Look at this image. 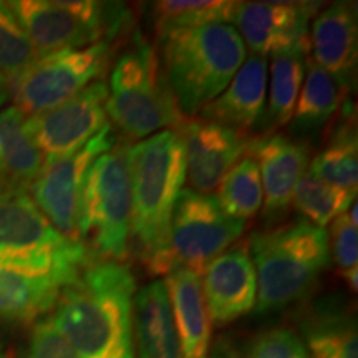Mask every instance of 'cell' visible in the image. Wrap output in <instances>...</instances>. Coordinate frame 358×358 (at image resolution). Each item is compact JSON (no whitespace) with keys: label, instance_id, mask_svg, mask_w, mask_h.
Wrapping results in <instances>:
<instances>
[{"label":"cell","instance_id":"6da1fadb","mask_svg":"<svg viewBox=\"0 0 358 358\" xmlns=\"http://www.w3.org/2000/svg\"><path fill=\"white\" fill-rule=\"evenodd\" d=\"M136 279L124 262L92 261L62 290L50 319L78 358H136Z\"/></svg>","mask_w":358,"mask_h":358},{"label":"cell","instance_id":"7a4b0ae2","mask_svg":"<svg viewBox=\"0 0 358 358\" xmlns=\"http://www.w3.org/2000/svg\"><path fill=\"white\" fill-rule=\"evenodd\" d=\"M128 249L146 274L166 277L168 243L176 201L186 181L185 141L179 131L163 129L129 146Z\"/></svg>","mask_w":358,"mask_h":358},{"label":"cell","instance_id":"3957f363","mask_svg":"<svg viewBox=\"0 0 358 358\" xmlns=\"http://www.w3.org/2000/svg\"><path fill=\"white\" fill-rule=\"evenodd\" d=\"M159 40V64L182 115H199L226 90L248 57L236 27L211 24Z\"/></svg>","mask_w":358,"mask_h":358},{"label":"cell","instance_id":"277c9868","mask_svg":"<svg viewBox=\"0 0 358 358\" xmlns=\"http://www.w3.org/2000/svg\"><path fill=\"white\" fill-rule=\"evenodd\" d=\"M248 243L256 268L257 313L303 301L330 267L329 234L307 219L254 232Z\"/></svg>","mask_w":358,"mask_h":358},{"label":"cell","instance_id":"5b68a950","mask_svg":"<svg viewBox=\"0 0 358 358\" xmlns=\"http://www.w3.org/2000/svg\"><path fill=\"white\" fill-rule=\"evenodd\" d=\"M106 115L128 140L178 131L187 120L168 87L158 50L141 32L133 35L111 71Z\"/></svg>","mask_w":358,"mask_h":358},{"label":"cell","instance_id":"8992f818","mask_svg":"<svg viewBox=\"0 0 358 358\" xmlns=\"http://www.w3.org/2000/svg\"><path fill=\"white\" fill-rule=\"evenodd\" d=\"M129 146L118 140L98 156L80 192L77 239L92 261L124 262L129 252Z\"/></svg>","mask_w":358,"mask_h":358},{"label":"cell","instance_id":"52a82bcc","mask_svg":"<svg viewBox=\"0 0 358 358\" xmlns=\"http://www.w3.org/2000/svg\"><path fill=\"white\" fill-rule=\"evenodd\" d=\"M88 262L83 245L62 234L30 194L0 196V266L53 274L71 284Z\"/></svg>","mask_w":358,"mask_h":358},{"label":"cell","instance_id":"ba28073f","mask_svg":"<svg viewBox=\"0 0 358 358\" xmlns=\"http://www.w3.org/2000/svg\"><path fill=\"white\" fill-rule=\"evenodd\" d=\"M8 6L40 57L115 42L131 24L124 6L95 0H13Z\"/></svg>","mask_w":358,"mask_h":358},{"label":"cell","instance_id":"9c48e42d","mask_svg":"<svg viewBox=\"0 0 358 358\" xmlns=\"http://www.w3.org/2000/svg\"><path fill=\"white\" fill-rule=\"evenodd\" d=\"M115 42L103 40L75 50L40 57L24 73L8 82L10 96L25 116H37L69 101L105 75Z\"/></svg>","mask_w":358,"mask_h":358},{"label":"cell","instance_id":"30bf717a","mask_svg":"<svg viewBox=\"0 0 358 358\" xmlns=\"http://www.w3.org/2000/svg\"><path fill=\"white\" fill-rule=\"evenodd\" d=\"M248 222L232 219L216 196L182 189L176 201L168 243L169 271L186 267L201 275L217 256L236 244Z\"/></svg>","mask_w":358,"mask_h":358},{"label":"cell","instance_id":"8fae6325","mask_svg":"<svg viewBox=\"0 0 358 358\" xmlns=\"http://www.w3.org/2000/svg\"><path fill=\"white\" fill-rule=\"evenodd\" d=\"M118 143L116 129L108 123L80 150L43 163L32 186L34 203L62 234L77 239L78 203L92 163Z\"/></svg>","mask_w":358,"mask_h":358},{"label":"cell","instance_id":"7c38bea8","mask_svg":"<svg viewBox=\"0 0 358 358\" xmlns=\"http://www.w3.org/2000/svg\"><path fill=\"white\" fill-rule=\"evenodd\" d=\"M108 87L103 80L88 85L69 101L27 118V129L43 163L73 153L108 124Z\"/></svg>","mask_w":358,"mask_h":358},{"label":"cell","instance_id":"4fadbf2b","mask_svg":"<svg viewBox=\"0 0 358 358\" xmlns=\"http://www.w3.org/2000/svg\"><path fill=\"white\" fill-rule=\"evenodd\" d=\"M317 8L313 2H241L232 22L252 55L310 52L308 24Z\"/></svg>","mask_w":358,"mask_h":358},{"label":"cell","instance_id":"5bb4252c","mask_svg":"<svg viewBox=\"0 0 358 358\" xmlns=\"http://www.w3.org/2000/svg\"><path fill=\"white\" fill-rule=\"evenodd\" d=\"M178 131L185 141L186 181L199 194L216 189L226 173L248 155L252 141L248 133L199 116L187 118Z\"/></svg>","mask_w":358,"mask_h":358},{"label":"cell","instance_id":"9a60e30c","mask_svg":"<svg viewBox=\"0 0 358 358\" xmlns=\"http://www.w3.org/2000/svg\"><path fill=\"white\" fill-rule=\"evenodd\" d=\"M249 156L256 159L262 182V213L268 222L284 217L292 204L299 179L310 164V145L280 133H268L250 141Z\"/></svg>","mask_w":358,"mask_h":358},{"label":"cell","instance_id":"2e32d148","mask_svg":"<svg viewBox=\"0 0 358 358\" xmlns=\"http://www.w3.org/2000/svg\"><path fill=\"white\" fill-rule=\"evenodd\" d=\"M203 294L211 324H231L256 307V268L249 254V243L231 245L204 268Z\"/></svg>","mask_w":358,"mask_h":358},{"label":"cell","instance_id":"e0dca14e","mask_svg":"<svg viewBox=\"0 0 358 358\" xmlns=\"http://www.w3.org/2000/svg\"><path fill=\"white\" fill-rule=\"evenodd\" d=\"M267 58L250 55L226 90L199 111V118L248 133L266 111Z\"/></svg>","mask_w":358,"mask_h":358},{"label":"cell","instance_id":"ac0fdd59","mask_svg":"<svg viewBox=\"0 0 358 358\" xmlns=\"http://www.w3.org/2000/svg\"><path fill=\"white\" fill-rule=\"evenodd\" d=\"M310 52L313 64L352 87L358 57L357 12L352 3H332L315 17Z\"/></svg>","mask_w":358,"mask_h":358},{"label":"cell","instance_id":"d6986e66","mask_svg":"<svg viewBox=\"0 0 358 358\" xmlns=\"http://www.w3.org/2000/svg\"><path fill=\"white\" fill-rule=\"evenodd\" d=\"M174 329L182 358H208L211 343V317L206 306L201 277L178 267L164 277Z\"/></svg>","mask_w":358,"mask_h":358},{"label":"cell","instance_id":"ffe728a7","mask_svg":"<svg viewBox=\"0 0 358 358\" xmlns=\"http://www.w3.org/2000/svg\"><path fill=\"white\" fill-rule=\"evenodd\" d=\"M133 340L136 358H182L163 280L150 282L134 294Z\"/></svg>","mask_w":358,"mask_h":358},{"label":"cell","instance_id":"44dd1931","mask_svg":"<svg viewBox=\"0 0 358 358\" xmlns=\"http://www.w3.org/2000/svg\"><path fill=\"white\" fill-rule=\"evenodd\" d=\"M69 282L53 274L0 266V320L32 324L57 306Z\"/></svg>","mask_w":358,"mask_h":358},{"label":"cell","instance_id":"7402d4cb","mask_svg":"<svg viewBox=\"0 0 358 358\" xmlns=\"http://www.w3.org/2000/svg\"><path fill=\"white\" fill-rule=\"evenodd\" d=\"M19 108L0 111V196L29 194L43 168V156Z\"/></svg>","mask_w":358,"mask_h":358},{"label":"cell","instance_id":"603a6c76","mask_svg":"<svg viewBox=\"0 0 358 358\" xmlns=\"http://www.w3.org/2000/svg\"><path fill=\"white\" fill-rule=\"evenodd\" d=\"M350 87L308 58L306 77L292 115V131L317 138L337 118L347 103Z\"/></svg>","mask_w":358,"mask_h":358},{"label":"cell","instance_id":"cb8c5ba5","mask_svg":"<svg viewBox=\"0 0 358 358\" xmlns=\"http://www.w3.org/2000/svg\"><path fill=\"white\" fill-rule=\"evenodd\" d=\"M352 105L345 103L343 113L345 118L334 128L332 136L324 150L320 151L312 163L308 171L315 174L322 181L357 191L358 185V150H357V128L355 115L352 113Z\"/></svg>","mask_w":358,"mask_h":358},{"label":"cell","instance_id":"d4e9b609","mask_svg":"<svg viewBox=\"0 0 358 358\" xmlns=\"http://www.w3.org/2000/svg\"><path fill=\"white\" fill-rule=\"evenodd\" d=\"M310 358H358L357 325L348 312L319 308L302 324Z\"/></svg>","mask_w":358,"mask_h":358},{"label":"cell","instance_id":"484cf974","mask_svg":"<svg viewBox=\"0 0 358 358\" xmlns=\"http://www.w3.org/2000/svg\"><path fill=\"white\" fill-rule=\"evenodd\" d=\"M272 58L268 105L261 120L266 127V134L272 133L274 128L285 127L292 120L306 77L308 52H287Z\"/></svg>","mask_w":358,"mask_h":358},{"label":"cell","instance_id":"4316f807","mask_svg":"<svg viewBox=\"0 0 358 358\" xmlns=\"http://www.w3.org/2000/svg\"><path fill=\"white\" fill-rule=\"evenodd\" d=\"M241 2L231 0H163L153 6L155 30L158 38L178 30L196 29L234 20Z\"/></svg>","mask_w":358,"mask_h":358},{"label":"cell","instance_id":"83f0119b","mask_svg":"<svg viewBox=\"0 0 358 358\" xmlns=\"http://www.w3.org/2000/svg\"><path fill=\"white\" fill-rule=\"evenodd\" d=\"M217 204L227 216L248 222L262 209L264 192L256 159L245 155L219 182Z\"/></svg>","mask_w":358,"mask_h":358},{"label":"cell","instance_id":"f1b7e54d","mask_svg":"<svg viewBox=\"0 0 358 358\" xmlns=\"http://www.w3.org/2000/svg\"><path fill=\"white\" fill-rule=\"evenodd\" d=\"M355 198L357 191L343 189L322 181L307 169L295 186L292 203L303 219L325 229V226L345 214L355 204Z\"/></svg>","mask_w":358,"mask_h":358},{"label":"cell","instance_id":"f546056e","mask_svg":"<svg viewBox=\"0 0 358 358\" xmlns=\"http://www.w3.org/2000/svg\"><path fill=\"white\" fill-rule=\"evenodd\" d=\"M38 58L37 48L8 2H0V73L10 82Z\"/></svg>","mask_w":358,"mask_h":358},{"label":"cell","instance_id":"4dcf8cb0","mask_svg":"<svg viewBox=\"0 0 358 358\" xmlns=\"http://www.w3.org/2000/svg\"><path fill=\"white\" fill-rule=\"evenodd\" d=\"M329 249L330 261L335 262L338 274L353 292L358 285V232H357V206L350 211L330 222Z\"/></svg>","mask_w":358,"mask_h":358},{"label":"cell","instance_id":"1f68e13d","mask_svg":"<svg viewBox=\"0 0 358 358\" xmlns=\"http://www.w3.org/2000/svg\"><path fill=\"white\" fill-rule=\"evenodd\" d=\"M249 358H310V355L295 330L275 327L254 337Z\"/></svg>","mask_w":358,"mask_h":358},{"label":"cell","instance_id":"d6a6232c","mask_svg":"<svg viewBox=\"0 0 358 358\" xmlns=\"http://www.w3.org/2000/svg\"><path fill=\"white\" fill-rule=\"evenodd\" d=\"M20 358H78L50 317L35 322L24 355Z\"/></svg>","mask_w":358,"mask_h":358},{"label":"cell","instance_id":"836d02e7","mask_svg":"<svg viewBox=\"0 0 358 358\" xmlns=\"http://www.w3.org/2000/svg\"><path fill=\"white\" fill-rule=\"evenodd\" d=\"M10 98V88H8V80L0 73V108L8 101Z\"/></svg>","mask_w":358,"mask_h":358},{"label":"cell","instance_id":"e575fe53","mask_svg":"<svg viewBox=\"0 0 358 358\" xmlns=\"http://www.w3.org/2000/svg\"><path fill=\"white\" fill-rule=\"evenodd\" d=\"M0 358H7V357H6V352H3V348H2V345H0Z\"/></svg>","mask_w":358,"mask_h":358},{"label":"cell","instance_id":"d590c367","mask_svg":"<svg viewBox=\"0 0 358 358\" xmlns=\"http://www.w3.org/2000/svg\"><path fill=\"white\" fill-rule=\"evenodd\" d=\"M221 358H237L236 355H227V357H221Z\"/></svg>","mask_w":358,"mask_h":358}]
</instances>
